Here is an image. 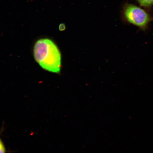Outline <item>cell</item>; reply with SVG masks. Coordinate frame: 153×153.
Segmentation results:
<instances>
[{
    "label": "cell",
    "mask_w": 153,
    "mask_h": 153,
    "mask_svg": "<svg viewBox=\"0 0 153 153\" xmlns=\"http://www.w3.org/2000/svg\"><path fill=\"white\" fill-rule=\"evenodd\" d=\"M34 59L43 69L54 73H59L61 68L62 57L58 47L48 38L38 40L33 50Z\"/></svg>",
    "instance_id": "cell-1"
},
{
    "label": "cell",
    "mask_w": 153,
    "mask_h": 153,
    "mask_svg": "<svg viewBox=\"0 0 153 153\" xmlns=\"http://www.w3.org/2000/svg\"><path fill=\"white\" fill-rule=\"evenodd\" d=\"M123 14L128 22L143 31L148 28L149 25L153 20L152 17L146 11L131 4L124 6Z\"/></svg>",
    "instance_id": "cell-2"
},
{
    "label": "cell",
    "mask_w": 153,
    "mask_h": 153,
    "mask_svg": "<svg viewBox=\"0 0 153 153\" xmlns=\"http://www.w3.org/2000/svg\"><path fill=\"white\" fill-rule=\"evenodd\" d=\"M139 4L145 8H150L153 6V0H136Z\"/></svg>",
    "instance_id": "cell-3"
},
{
    "label": "cell",
    "mask_w": 153,
    "mask_h": 153,
    "mask_svg": "<svg viewBox=\"0 0 153 153\" xmlns=\"http://www.w3.org/2000/svg\"><path fill=\"white\" fill-rule=\"evenodd\" d=\"M7 150L4 143L0 137V153H6Z\"/></svg>",
    "instance_id": "cell-4"
},
{
    "label": "cell",
    "mask_w": 153,
    "mask_h": 153,
    "mask_svg": "<svg viewBox=\"0 0 153 153\" xmlns=\"http://www.w3.org/2000/svg\"><path fill=\"white\" fill-rule=\"evenodd\" d=\"M65 29V26L64 24H61L59 26V29L60 31H63Z\"/></svg>",
    "instance_id": "cell-5"
}]
</instances>
